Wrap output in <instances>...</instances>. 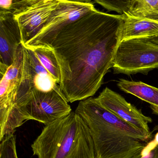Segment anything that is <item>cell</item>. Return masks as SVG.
I'll return each instance as SVG.
<instances>
[{
  "mask_svg": "<svg viewBox=\"0 0 158 158\" xmlns=\"http://www.w3.org/2000/svg\"><path fill=\"white\" fill-rule=\"evenodd\" d=\"M123 15L97 10L64 27L52 45L60 67V90L68 102L93 97L112 68Z\"/></svg>",
  "mask_w": 158,
  "mask_h": 158,
  "instance_id": "cell-1",
  "label": "cell"
},
{
  "mask_svg": "<svg viewBox=\"0 0 158 158\" xmlns=\"http://www.w3.org/2000/svg\"><path fill=\"white\" fill-rule=\"evenodd\" d=\"M89 128L96 158H133L152 139L102 106L92 97L81 101L75 111Z\"/></svg>",
  "mask_w": 158,
  "mask_h": 158,
  "instance_id": "cell-2",
  "label": "cell"
},
{
  "mask_svg": "<svg viewBox=\"0 0 158 158\" xmlns=\"http://www.w3.org/2000/svg\"><path fill=\"white\" fill-rule=\"evenodd\" d=\"M31 148L38 158H96L89 128L75 111L45 126Z\"/></svg>",
  "mask_w": 158,
  "mask_h": 158,
  "instance_id": "cell-3",
  "label": "cell"
},
{
  "mask_svg": "<svg viewBox=\"0 0 158 158\" xmlns=\"http://www.w3.org/2000/svg\"><path fill=\"white\" fill-rule=\"evenodd\" d=\"M34 85L26 48L21 44L14 62L0 81V141L14 134L25 123L20 109L31 94Z\"/></svg>",
  "mask_w": 158,
  "mask_h": 158,
  "instance_id": "cell-4",
  "label": "cell"
},
{
  "mask_svg": "<svg viewBox=\"0 0 158 158\" xmlns=\"http://www.w3.org/2000/svg\"><path fill=\"white\" fill-rule=\"evenodd\" d=\"M112 68L114 74H147L158 68V45L145 38L121 41L114 58Z\"/></svg>",
  "mask_w": 158,
  "mask_h": 158,
  "instance_id": "cell-5",
  "label": "cell"
},
{
  "mask_svg": "<svg viewBox=\"0 0 158 158\" xmlns=\"http://www.w3.org/2000/svg\"><path fill=\"white\" fill-rule=\"evenodd\" d=\"M96 10L94 2L90 0H60L41 31L24 46L27 48L52 47L64 27Z\"/></svg>",
  "mask_w": 158,
  "mask_h": 158,
  "instance_id": "cell-6",
  "label": "cell"
},
{
  "mask_svg": "<svg viewBox=\"0 0 158 158\" xmlns=\"http://www.w3.org/2000/svg\"><path fill=\"white\" fill-rule=\"evenodd\" d=\"M72 112L71 106L60 89L43 92L35 88L20 109L25 122L35 120L45 126L56 122Z\"/></svg>",
  "mask_w": 158,
  "mask_h": 158,
  "instance_id": "cell-7",
  "label": "cell"
},
{
  "mask_svg": "<svg viewBox=\"0 0 158 158\" xmlns=\"http://www.w3.org/2000/svg\"><path fill=\"white\" fill-rule=\"evenodd\" d=\"M97 101L109 111L135 128L148 133H152L148 124L152 122L136 107L127 102L117 92L106 87L95 98Z\"/></svg>",
  "mask_w": 158,
  "mask_h": 158,
  "instance_id": "cell-8",
  "label": "cell"
},
{
  "mask_svg": "<svg viewBox=\"0 0 158 158\" xmlns=\"http://www.w3.org/2000/svg\"><path fill=\"white\" fill-rule=\"evenodd\" d=\"M60 0H35L19 14L14 15L21 32L22 44L25 45L43 28Z\"/></svg>",
  "mask_w": 158,
  "mask_h": 158,
  "instance_id": "cell-9",
  "label": "cell"
},
{
  "mask_svg": "<svg viewBox=\"0 0 158 158\" xmlns=\"http://www.w3.org/2000/svg\"><path fill=\"white\" fill-rule=\"evenodd\" d=\"M22 43L21 32L14 16L0 15V74L3 76L13 64L17 49Z\"/></svg>",
  "mask_w": 158,
  "mask_h": 158,
  "instance_id": "cell-10",
  "label": "cell"
},
{
  "mask_svg": "<svg viewBox=\"0 0 158 158\" xmlns=\"http://www.w3.org/2000/svg\"><path fill=\"white\" fill-rule=\"evenodd\" d=\"M121 32V41L135 39L149 38L158 35V22L135 17L125 13Z\"/></svg>",
  "mask_w": 158,
  "mask_h": 158,
  "instance_id": "cell-11",
  "label": "cell"
},
{
  "mask_svg": "<svg viewBox=\"0 0 158 158\" xmlns=\"http://www.w3.org/2000/svg\"><path fill=\"white\" fill-rule=\"evenodd\" d=\"M26 48L27 49L29 68L34 88L43 92L60 89L59 85L42 65L33 50Z\"/></svg>",
  "mask_w": 158,
  "mask_h": 158,
  "instance_id": "cell-12",
  "label": "cell"
},
{
  "mask_svg": "<svg viewBox=\"0 0 158 158\" xmlns=\"http://www.w3.org/2000/svg\"><path fill=\"white\" fill-rule=\"evenodd\" d=\"M117 85L122 91L132 94L150 104L158 113V88L141 81H129L120 79Z\"/></svg>",
  "mask_w": 158,
  "mask_h": 158,
  "instance_id": "cell-13",
  "label": "cell"
},
{
  "mask_svg": "<svg viewBox=\"0 0 158 158\" xmlns=\"http://www.w3.org/2000/svg\"><path fill=\"white\" fill-rule=\"evenodd\" d=\"M29 48L33 50L39 60L59 86L61 79L60 67L53 48L42 46Z\"/></svg>",
  "mask_w": 158,
  "mask_h": 158,
  "instance_id": "cell-14",
  "label": "cell"
},
{
  "mask_svg": "<svg viewBox=\"0 0 158 158\" xmlns=\"http://www.w3.org/2000/svg\"><path fill=\"white\" fill-rule=\"evenodd\" d=\"M127 13L158 22V0H133Z\"/></svg>",
  "mask_w": 158,
  "mask_h": 158,
  "instance_id": "cell-15",
  "label": "cell"
},
{
  "mask_svg": "<svg viewBox=\"0 0 158 158\" xmlns=\"http://www.w3.org/2000/svg\"><path fill=\"white\" fill-rule=\"evenodd\" d=\"M35 0H0V15H15L21 13Z\"/></svg>",
  "mask_w": 158,
  "mask_h": 158,
  "instance_id": "cell-16",
  "label": "cell"
},
{
  "mask_svg": "<svg viewBox=\"0 0 158 158\" xmlns=\"http://www.w3.org/2000/svg\"><path fill=\"white\" fill-rule=\"evenodd\" d=\"M133 0L127 1H105L95 0L94 2L102 6L109 11L116 12L120 15L127 13L131 8Z\"/></svg>",
  "mask_w": 158,
  "mask_h": 158,
  "instance_id": "cell-17",
  "label": "cell"
},
{
  "mask_svg": "<svg viewBox=\"0 0 158 158\" xmlns=\"http://www.w3.org/2000/svg\"><path fill=\"white\" fill-rule=\"evenodd\" d=\"M0 158H19L16 146V136L14 134L5 137L1 141Z\"/></svg>",
  "mask_w": 158,
  "mask_h": 158,
  "instance_id": "cell-18",
  "label": "cell"
},
{
  "mask_svg": "<svg viewBox=\"0 0 158 158\" xmlns=\"http://www.w3.org/2000/svg\"><path fill=\"white\" fill-rule=\"evenodd\" d=\"M133 158H158V132L143 150Z\"/></svg>",
  "mask_w": 158,
  "mask_h": 158,
  "instance_id": "cell-19",
  "label": "cell"
},
{
  "mask_svg": "<svg viewBox=\"0 0 158 158\" xmlns=\"http://www.w3.org/2000/svg\"><path fill=\"white\" fill-rule=\"evenodd\" d=\"M145 39L152 42V43L158 45V35L156 36L152 37L149 38Z\"/></svg>",
  "mask_w": 158,
  "mask_h": 158,
  "instance_id": "cell-20",
  "label": "cell"
}]
</instances>
